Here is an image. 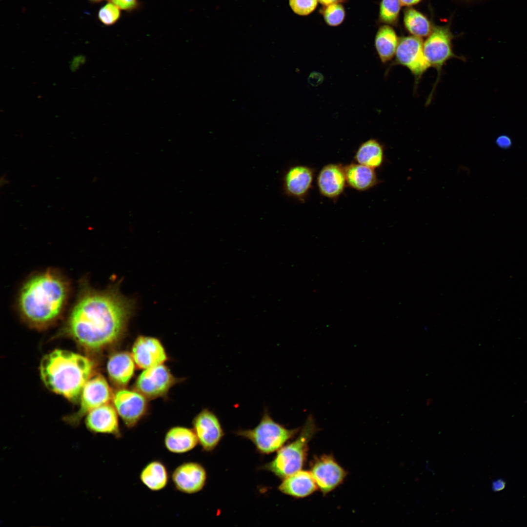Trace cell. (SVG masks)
Returning a JSON list of instances; mask_svg holds the SVG:
<instances>
[{"label":"cell","mask_w":527,"mask_h":527,"mask_svg":"<svg viewBox=\"0 0 527 527\" xmlns=\"http://www.w3.org/2000/svg\"><path fill=\"white\" fill-rule=\"evenodd\" d=\"M171 479L176 490L187 494L200 491L204 486L207 473L204 467L195 462H184L173 471Z\"/></svg>","instance_id":"cell-11"},{"label":"cell","mask_w":527,"mask_h":527,"mask_svg":"<svg viewBox=\"0 0 527 527\" xmlns=\"http://www.w3.org/2000/svg\"><path fill=\"white\" fill-rule=\"evenodd\" d=\"M177 379L163 364L144 369L138 377L134 388L147 399L166 395Z\"/></svg>","instance_id":"cell-9"},{"label":"cell","mask_w":527,"mask_h":527,"mask_svg":"<svg viewBox=\"0 0 527 527\" xmlns=\"http://www.w3.org/2000/svg\"><path fill=\"white\" fill-rule=\"evenodd\" d=\"M92 2H99L102 1L103 0H88Z\"/></svg>","instance_id":"cell-36"},{"label":"cell","mask_w":527,"mask_h":527,"mask_svg":"<svg viewBox=\"0 0 527 527\" xmlns=\"http://www.w3.org/2000/svg\"><path fill=\"white\" fill-rule=\"evenodd\" d=\"M135 365L131 354L125 351L114 353L110 357L107 364L110 379L117 386H125L134 374Z\"/></svg>","instance_id":"cell-18"},{"label":"cell","mask_w":527,"mask_h":527,"mask_svg":"<svg viewBox=\"0 0 527 527\" xmlns=\"http://www.w3.org/2000/svg\"><path fill=\"white\" fill-rule=\"evenodd\" d=\"M506 486V482L502 479H498L493 481L492 483L491 487L493 491L498 492L503 490Z\"/></svg>","instance_id":"cell-32"},{"label":"cell","mask_w":527,"mask_h":527,"mask_svg":"<svg viewBox=\"0 0 527 527\" xmlns=\"http://www.w3.org/2000/svg\"><path fill=\"white\" fill-rule=\"evenodd\" d=\"M452 39V35L447 28L438 26L433 28L424 43L425 57L430 66L434 68L437 72V80L428 97L426 105L429 104L431 100L433 93L439 82L443 67L446 63L452 58H460L453 53Z\"/></svg>","instance_id":"cell-6"},{"label":"cell","mask_w":527,"mask_h":527,"mask_svg":"<svg viewBox=\"0 0 527 527\" xmlns=\"http://www.w3.org/2000/svg\"><path fill=\"white\" fill-rule=\"evenodd\" d=\"M198 443L193 429L182 426L169 428L166 432L163 440L164 447L168 451L179 454L190 451Z\"/></svg>","instance_id":"cell-19"},{"label":"cell","mask_w":527,"mask_h":527,"mask_svg":"<svg viewBox=\"0 0 527 527\" xmlns=\"http://www.w3.org/2000/svg\"><path fill=\"white\" fill-rule=\"evenodd\" d=\"M319 3H320L322 6H325L335 3H344L347 1V0H318Z\"/></svg>","instance_id":"cell-33"},{"label":"cell","mask_w":527,"mask_h":527,"mask_svg":"<svg viewBox=\"0 0 527 527\" xmlns=\"http://www.w3.org/2000/svg\"><path fill=\"white\" fill-rule=\"evenodd\" d=\"M120 9L125 11H132L137 9L139 3L138 0H109Z\"/></svg>","instance_id":"cell-30"},{"label":"cell","mask_w":527,"mask_h":527,"mask_svg":"<svg viewBox=\"0 0 527 527\" xmlns=\"http://www.w3.org/2000/svg\"><path fill=\"white\" fill-rule=\"evenodd\" d=\"M424 43L420 38L408 36L401 38L396 49L395 60L389 68L395 65L407 68L413 75L415 86L430 67L424 52Z\"/></svg>","instance_id":"cell-8"},{"label":"cell","mask_w":527,"mask_h":527,"mask_svg":"<svg viewBox=\"0 0 527 527\" xmlns=\"http://www.w3.org/2000/svg\"><path fill=\"white\" fill-rule=\"evenodd\" d=\"M84 59L82 58L81 56H78L75 58L71 64V67L74 70L78 68V66H80L81 64L83 62Z\"/></svg>","instance_id":"cell-34"},{"label":"cell","mask_w":527,"mask_h":527,"mask_svg":"<svg viewBox=\"0 0 527 527\" xmlns=\"http://www.w3.org/2000/svg\"><path fill=\"white\" fill-rule=\"evenodd\" d=\"M401 5L399 0H381L378 21L386 24H395L398 20Z\"/></svg>","instance_id":"cell-27"},{"label":"cell","mask_w":527,"mask_h":527,"mask_svg":"<svg viewBox=\"0 0 527 527\" xmlns=\"http://www.w3.org/2000/svg\"><path fill=\"white\" fill-rule=\"evenodd\" d=\"M139 478L148 489L157 492L166 487L170 476L166 465L162 461L155 460L149 462L142 468Z\"/></svg>","instance_id":"cell-22"},{"label":"cell","mask_w":527,"mask_h":527,"mask_svg":"<svg viewBox=\"0 0 527 527\" xmlns=\"http://www.w3.org/2000/svg\"><path fill=\"white\" fill-rule=\"evenodd\" d=\"M344 168L347 184L356 190L366 191L379 183L373 168L358 163H351Z\"/></svg>","instance_id":"cell-21"},{"label":"cell","mask_w":527,"mask_h":527,"mask_svg":"<svg viewBox=\"0 0 527 527\" xmlns=\"http://www.w3.org/2000/svg\"><path fill=\"white\" fill-rule=\"evenodd\" d=\"M121 17V9L109 1L99 10L98 17L103 24L110 26L115 24Z\"/></svg>","instance_id":"cell-28"},{"label":"cell","mask_w":527,"mask_h":527,"mask_svg":"<svg viewBox=\"0 0 527 527\" xmlns=\"http://www.w3.org/2000/svg\"><path fill=\"white\" fill-rule=\"evenodd\" d=\"M316 429L313 418L309 416L298 438L280 448L273 460L263 468L282 479L300 470L306 457L308 442Z\"/></svg>","instance_id":"cell-4"},{"label":"cell","mask_w":527,"mask_h":527,"mask_svg":"<svg viewBox=\"0 0 527 527\" xmlns=\"http://www.w3.org/2000/svg\"><path fill=\"white\" fill-rule=\"evenodd\" d=\"M325 23L330 27L340 25L345 20L346 11L343 3L322 6L319 10Z\"/></svg>","instance_id":"cell-26"},{"label":"cell","mask_w":527,"mask_h":527,"mask_svg":"<svg viewBox=\"0 0 527 527\" xmlns=\"http://www.w3.org/2000/svg\"><path fill=\"white\" fill-rule=\"evenodd\" d=\"M314 176L313 169L306 165L298 164L289 167L282 179L284 194L300 201L304 200L312 187Z\"/></svg>","instance_id":"cell-16"},{"label":"cell","mask_w":527,"mask_h":527,"mask_svg":"<svg viewBox=\"0 0 527 527\" xmlns=\"http://www.w3.org/2000/svg\"><path fill=\"white\" fill-rule=\"evenodd\" d=\"M95 365L89 358L57 349L45 355L40 365L41 379L50 391L69 401L80 400L82 389L94 375Z\"/></svg>","instance_id":"cell-3"},{"label":"cell","mask_w":527,"mask_h":527,"mask_svg":"<svg viewBox=\"0 0 527 527\" xmlns=\"http://www.w3.org/2000/svg\"><path fill=\"white\" fill-rule=\"evenodd\" d=\"M292 11L300 16H307L313 13L318 5V0H289Z\"/></svg>","instance_id":"cell-29"},{"label":"cell","mask_w":527,"mask_h":527,"mask_svg":"<svg viewBox=\"0 0 527 527\" xmlns=\"http://www.w3.org/2000/svg\"><path fill=\"white\" fill-rule=\"evenodd\" d=\"M80 289L61 334L91 351L117 342L126 331L134 301L122 295L117 284L98 290L83 280Z\"/></svg>","instance_id":"cell-1"},{"label":"cell","mask_w":527,"mask_h":527,"mask_svg":"<svg viewBox=\"0 0 527 527\" xmlns=\"http://www.w3.org/2000/svg\"><path fill=\"white\" fill-rule=\"evenodd\" d=\"M70 283L59 271L49 269L30 277L19 294L17 306L28 325L43 328L57 321L65 309Z\"/></svg>","instance_id":"cell-2"},{"label":"cell","mask_w":527,"mask_h":527,"mask_svg":"<svg viewBox=\"0 0 527 527\" xmlns=\"http://www.w3.org/2000/svg\"><path fill=\"white\" fill-rule=\"evenodd\" d=\"M113 395L105 378L101 374L93 375L82 389L78 410L65 418V421L72 426L78 425L91 410L109 404L113 399Z\"/></svg>","instance_id":"cell-7"},{"label":"cell","mask_w":527,"mask_h":527,"mask_svg":"<svg viewBox=\"0 0 527 527\" xmlns=\"http://www.w3.org/2000/svg\"><path fill=\"white\" fill-rule=\"evenodd\" d=\"M317 486L311 472L300 470L284 478L278 488L284 494L302 498L312 494Z\"/></svg>","instance_id":"cell-20"},{"label":"cell","mask_w":527,"mask_h":527,"mask_svg":"<svg viewBox=\"0 0 527 527\" xmlns=\"http://www.w3.org/2000/svg\"><path fill=\"white\" fill-rule=\"evenodd\" d=\"M354 159L359 163L375 169L380 167L384 160V149L382 144L375 139L363 142L357 150Z\"/></svg>","instance_id":"cell-24"},{"label":"cell","mask_w":527,"mask_h":527,"mask_svg":"<svg viewBox=\"0 0 527 527\" xmlns=\"http://www.w3.org/2000/svg\"><path fill=\"white\" fill-rule=\"evenodd\" d=\"M401 4L404 6H410L419 2L421 0H399Z\"/></svg>","instance_id":"cell-35"},{"label":"cell","mask_w":527,"mask_h":527,"mask_svg":"<svg viewBox=\"0 0 527 527\" xmlns=\"http://www.w3.org/2000/svg\"><path fill=\"white\" fill-rule=\"evenodd\" d=\"M399 40L394 29L388 25L381 26L374 39V46L382 63L389 62L395 57Z\"/></svg>","instance_id":"cell-23"},{"label":"cell","mask_w":527,"mask_h":527,"mask_svg":"<svg viewBox=\"0 0 527 527\" xmlns=\"http://www.w3.org/2000/svg\"><path fill=\"white\" fill-rule=\"evenodd\" d=\"M192 425L198 443L204 451L213 450L223 436L218 418L207 408L203 409L194 417Z\"/></svg>","instance_id":"cell-12"},{"label":"cell","mask_w":527,"mask_h":527,"mask_svg":"<svg viewBox=\"0 0 527 527\" xmlns=\"http://www.w3.org/2000/svg\"><path fill=\"white\" fill-rule=\"evenodd\" d=\"M118 415L114 406L109 404L101 405L86 415V427L93 433L110 435L116 439H120L122 437V433Z\"/></svg>","instance_id":"cell-14"},{"label":"cell","mask_w":527,"mask_h":527,"mask_svg":"<svg viewBox=\"0 0 527 527\" xmlns=\"http://www.w3.org/2000/svg\"><path fill=\"white\" fill-rule=\"evenodd\" d=\"M311 473L318 487L324 494L333 490L346 475L345 470L328 455L317 459L312 466Z\"/></svg>","instance_id":"cell-15"},{"label":"cell","mask_w":527,"mask_h":527,"mask_svg":"<svg viewBox=\"0 0 527 527\" xmlns=\"http://www.w3.org/2000/svg\"><path fill=\"white\" fill-rule=\"evenodd\" d=\"M146 399L136 390L121 389L114 394V406L128 428L135 427L146 414Z\"/></svg>","instance_id":"cell-10"},{"label":"cell","mask_w":527,"mask_h":527,"mask_svg":"<svg viewBox=\"0 0 527 527\" xmlns=\"http://www.w3.org/2000/svg\"><path fill=\"white\" fill-rule=\"evenodd\" d=\"M404 23L406 29L414 36L426 37L431 32V24L428 19L414 9L408 8L405 11Z\"/></svg>","instance_id":"cell-25"},{"label":"cell","mask_w":527,"mask_h":527,"mask_svg":"<svg viewBox=\"0 0 527 527\" xmlns=\"http://www.w3.org/2000/svg\"><path fill=\"white\" fill-rule=\"evenodd\" d=\"M298 431L287 429L276 422L265 409L255 428L240 430L236 434L250 440L260 452L269 454L281 448Z\"/></svg>","instance_id":"cell-5"},{"label":"cell","mask_w":527,"mask_h":527,"mask_svg":"<svg viewBox=\"0 0 527 527\" xmlns=\"http://www.w3.org/2000/svg\"><path fill=\"white\" fill-rule=\"evenodd\" d=\"M131 355L138 368L145 369L162 364L167 359L166 352L157 338L140 336L132 348Z\"/></svg>","instance_id":"cell-13"},{"label":"cell","mask_w":527,"mask_h":527,"mask_svg":"<svg viewBox=\"0 0 527 527\" xmlns=\"http://www.w3.org/2000/svg\"><path fill=\"white\" fill-rule=\"evenodd\" d=\"M496 143L500 148L507 149L511 146L512 142L509 137L506 135H502L497 138Z\"/></svg>","instance_id":"cell-31"},{"label":"cell","mask_w":527,"mask_h":527,"mask_svg":"<svg viewBox=\"0 0 527 527\" xmlns=\"http://www.w3.org/2000/svg\"><path fill=\"white\" fill-rule=\"evenodd\" d=\"M317 183L322 196L331 199L338 198L347 183L344 166L337 163L325 165L318 174Z\"/></svg>","instance_id":"cell-17"}]
</instances>
